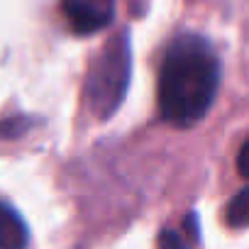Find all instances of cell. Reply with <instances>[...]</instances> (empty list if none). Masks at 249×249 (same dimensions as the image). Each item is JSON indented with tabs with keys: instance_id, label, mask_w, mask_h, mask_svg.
Here are the masks:
<instances>
[{
	"instance_id": "cell-4",
	"label": "cell",
	"mask_w": 249,
	"mask_h": 249,
	"mask_svg": "<svg viewBox=\"0 0 249 249\" xmlns=\"http://www.w3.org/2000/svg\"><path fill=\"white\" fill-rule=\"evenodd\" d=\"M27 225L13 205L0 200V249H25Z\"/></svg>"
},
{
	"instance_id": "cell-3",
	"label": "cell",
	"mask_w": 249,
	"mask_h": 249,
	"mask_svg": "<svg viewBox=\"0 0 249 249\" xmlns=\"http://www.w3.org/2000/svg\"><path fill=\"white\" fill-rule=\"evenodd\" d=\"M61 15L76 35H93L115 18V0H61Z\"/></svg>"
},
{
	"instance_id": "cell-1",
	"label": "cell",
	"mask_w": 249,
	"mask_h": 249,
	"mask_svg": "<svg viewBox=\"0 0 249 249\" xmlns=\"http://www.w3.org/2000/svg\"><path fill=\"white\" fill-rule=\"evenodd\" d=\"M220 83V64L213 47L198 35L176 37L159 69V112L176 127H191L210 110Z\"/></svg>"
},
{
	"instance_id": "cell-2",
	"label": "cell",
	"mask_w": 249,
	"mask_h": 249,
	"mask_svg": "<svg viewBox=\"0 0 249 249\" xmlns=\"http://www.w3.org/2000/svg\"><path fill=\"white\" fill-rule=\"evenodd\" d=\"M132 52L127 32L112 37L100 54L93 59L86 78V103L90 112L100 120H107L120 105L130 86Z\"/></svg>"
},
{
	"instance_id": "cell-6",
	"label": "cell",
	"mask_w": 249,
	"mask_h": 249,
	"mask_svg": "<svg viewBox=\"0 0 249 249\" xmlns=\"http://www.w3.org/2000/svg\"><path fill=\"white\" fill-rule=\"evenodd\" d=\"M159 247L161 249H188V244L183 242V234L176 230H164L159 237Z\"/></svg>"
},
{
	"instance_id": "cell-7",
	"label": "cell",
	"mask_w": 249,
	"mask_h": 249,
	"mask_svg": "<svg viewBox=\"0 0 249 249\" xmlns=\"http://www.w3.org/2000/svg\"><path fill=\"white\" fill-rule=\"evenodd\" d=\"M237 171L244 176V178H249V137L242 142V147H239V154H237Z\"/></svg>"
},
{
	"instance_id": "cell-5",
	"label": "cell",
	"mask_w": 249,
	"mask_h": 249,
	"mask_svg": "<svg viewBox=\"0 0 249 249\" xmlns=\"http://www.w3.org/2000/svg\"><path fill=\"white\" fill-rule=\"evenodd\" d=\"M225 222L234 230L249 227V186L230 198V203L225 208Z\"/></svg>"
}]
</instances>
